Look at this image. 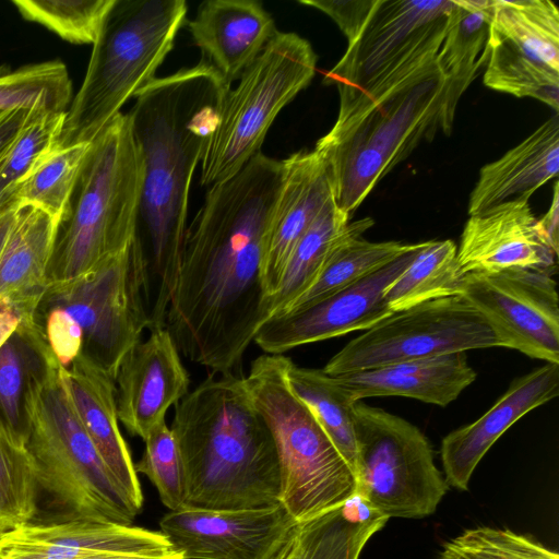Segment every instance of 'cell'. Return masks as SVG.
<instances>
[{"label":"cell","mask_w":559,"mask_h":559,"mask_svg":"<svg viewBox=\"0 0 559 559\" xmlns=\"http://www.w3.org/2000/svg\"><path fill=\"white\" fill-rule=\"evenodd\" d=\"M283 173L282 160L257 153L210 188L187 226L165 328L193 364L236 371L264 323L261 242Z\"/></svg>","instance_id":"1"},{"label":"cell","mask_w":559,"mask_h":559,"mask_svg":"<svg viewBox=\"0 0 559 559\" xmlns=\"http://www.w3.org/2000/svg\"><path fill=\"white\" fill-rule=\"evenodd\" d=\"M228 88L200 61L155 78L135 95L128 112L142 163L134 238L155 283L148 330L165 328L188 226L191 181Z\"/></svg>","instance_id":"2"},{"label":"cell","mask_w":559,"mask_h":559,"mask_svg":"<svg viewBox=\"0 0 559 559\" xmlns=\"http://www.w3.org/2000/svg\"><path fill=\"white\" fill-rule=\"evenodd\" d=\"M170 429L185 475L186 507L241 509L280 502L276 447L242 373L211 371L175 405Z\"/></svg>","instance_id":"3"},{"label":"cell","mask_w":559,"mask_h":559,"mask_svg":"<svg viewBox=\"0 0 559 559\" xmlns=\"http://www.w3.org/2000/svg\"><path fill=\"white\" fill-rule=\"evenodd\" d=\"M19 334L34 356L21 396V429L40 490L63 512V520L131 525L139 512L84 430L43 326Z\"/></svg>","instance_id":"4"},{"label":"cell","mask_w":559,"mask_h":559,"mask_svg":"<svg viewBox=\"0 0 559 559\" xmlns=\"http://www.w3.org/2000/svg\"><path fill=\"white\" fill-rule=\"evenodd\" d=\"M142 163L129 114L91 142L49 263L46 296L70 287L133 240Z\"/></svg>","instance_id":"5"},{"label":"cell","mask_w":559,"mask_h":559,"mask_svg":"<svg viewBox=\"0 0 559 559\" xmlns=\"http://www.w3.org/2000/svg\"><path fill=\"white\" fill-rule=\"evenodd\" d=\"M448 81L436 62L377 102L336 119L314 152L325 164L335 204L355 213L377 183L444 126Z\"/></svg>","instance_id":"6"},{"label":"cell","mask_w":559,"mask_h":559,"mask_svg":"<svg viewBox=\"0 0 559 559\" xmlns=\"http://www.w3.org/2000/svg\"><path fill=\"white\" fill-rule=\"evenodd\" d=\"M187 12L183 0H116L93 44L57 148L90 143L130 97L155 79Z\"/></svg>","instance_id":"7"},{"label":"cell","mask_w":559,"mask_h":559,"mask_svg":"<svg viewBox=\"0 0 559 559\" xmlns=\"http://www.w3.org/2000/svg\"><path fill=\"white\" fill-rule=\"evenodd\" d=\"M290 358L263 354L245 382L277 452L280 503L297 522L308 521L356 497L355 474L310 408L287 381Z\"/></svg>","instance_id":"8"},{"label":"cell","mask_w":559,"mask_h":559,"mask_svg":"<svg viewBox=\"0 0 559 559\" xmlns=\"http://www.w3.org/2000/svg\"><path fill=\"white\" fill-rule=\"evenodd\" d=\"M455 0H376L323 84L340 96L336 119L377 102L437 62Z\"/></svg>","instance_id":"9"},{"label":"cell","mask_w":559,"mask_h":559,"mask_svg":"<svg viewBox=\"0 0 559 559\" xmlns=\"http://www.w3.org/2000/svg\"><path fill=\"white\" fill-rule=\"evenodd\" d=\"M316 69L317 55L307 39L276 31L222 98L200 162L202 186L231 178L260 152L276 116L309 85Z\"/></svg>","instance_id":"10"},{"label":"cell","mask_w":559,"mask_h":559,"mask_svg":"<svg viewBox=\"0 0 559 559\" xmlns=\"http://www.w3.org/2000/svg\"><path fill=\"white\" fill-rule=\"evenodd\" d=\"M356 438V497L373 514L431 515L449 485L430 442L409 421L361 401L352 405Z\"/></svg>","instance_id":"11"},{"label":"cell","mask_w":559,"mask_h":559,"mask_svg":"<svg viewBox=\"0 0 559 559\" xmlns=\"http://www.w3.org/2000/svg\"><path fill=\"white\" fill-rule=\"evenodd\" d=\"M150 264L133 238L86 276L43 298L40 307L66 310L81 326L83 348L115 380L126 354L150 329Z\"/></svg>","instance_id":"12"},{"label":"cell","mask_w":559,"mask_h":559,"mask_svg":"<svg viewBox=\"0 0 559 559\" xmlns=\"http://www.w3.org/2000/svg\"><path fill=\"white\" fill-rule=\"evenodd\" d=\"M502 347L485 319L450 296L394 312L349 341L322 368L331 377L477 348Z\"/></svg>","instance_id":"13"},{"label":"cell","mask_w":559,"mask_h":559,"mask_svg":"<svg viewBox=\"0 0 559 559\" xmlns=\"http://www.w3.org/2000/svg\"><path fill=\"white\" fill-rule=\"evenodd\" d=\"M461 296L502 347L559 364V299L551 275L523 269L467 274Z\"/></svg>","instance_id":"14"},{"label":"cell","mask_w":559,"mask_h":559,"mask_svg":"<svg viewBox=\"0 0 559 559\" xmlns=\"http://www.w3.org/2000/svg\"><path fill=\"white\" fill-rule=\"evenodd\" d=\"M296 524L278 502L241 509L185 507L167 512L159 528L183 559H273Z\"/></svg>","instance_id":"15"},{"label":"cell","mask_w":559,"mask_h":559,"mask_svg":"<svg viewBox=\"0 0 559 559\" xmlns=\"http://www.w3.org/2000/svg\"><path fill=\"white\" fill-rule=\"evenodd\" d=\"M420 247L421 242L412 243L379 270L305 310L269 319L259 328L253 343L265 354H284L301 345L372 328L394 313L385 302V292Z\"/></svg>","instance_id":"16"},{"label":"cell","mask_w":559,"mask_h":559,"mask_svg":"<svg viewBox=\"0 0 559 559\" xmlns=\"http://www.w3.org/2000/svg\"><path fill=\"white\" fill-rule=\"evenodd\" d=\"M190 376L166 328L150 330L123 357L115 378L119 421L142 440L190 391Z\"/></svg>","instance_id":"17"},{"label":"cell","mask_w":559,"mask_h":559,"mask_svg":"<svg viewBox=\"0 0 559 559\" xmlns=\"http://www.w3.org/2000/svg\"><path fill=\"white\" fill-rule=\"evenodd\" d=\"M558 254L537 228L528 201H510L469 215L457 247L462 275L511 269L555 275Z\"/></svg>","instance_id":"18"},{"label":"cell","mask_w":559,"mask_h":559,"mask_svg":"<svg viewBox=\"0 0 559 559\" xmlns=\"http://www.w3.org/2000/svg\"><path fill=\"white\" fill-rule=\"evenodd\" d=\"M282 162V187L261 242L263 316L264 306L275 293L296 243L334 200L325 164L314 150L296 152Z\"/></svg>","instance_id":"19"},{"label":"cell","mask_w":559,"mask_h":559,"mask_svg":"<svg viewBox=\"0 0 559 559\" xmlns=\"http://www.w3.org/2000/svg\"><path fill=\"white\" fill-rule=\"evenodd\" d=\"M171 551L160 531L82 520L32 521L0 536V559H83L103 554Z\"/></svg>","instance_id":"20"},{"label":"cell","mask_w":559,"mask_h":559,"mask_svg":"<svg viewBox=\"0 0 559 559\" xmlns=\"http://www.w3.org/2000/svg\"><path fill=\"white\" fill-rule=\"evenodd\" d=\"M558 394L559 364L546 362L514 380L477 420L443 438L440 453L447 484L467 490L476 466L501 435Z\"/></svg>","instance_id":"21"},{"label":"cell","mask_w":559,"mask_h":559,"mask_svg":"<svg viewBox=\"0 0 559 559\" xmlns=\"http://www.w3.org/2000/svg\"><path fill=\"white\" fill-rule=\"evenodd\" d=\"M61 376L76 415L109 473L138 512L143 493L117 415L115 380L81 350Z\"/></svg>","instance_id":"22"},{"label":"cell","mask_w":559,"mask_h":559,"mask_svg":"<svg viewBox=\"0 0 559 559\" xmlns=\"http://www.w3.org/2000/svg\"><path fill=\"white\" fill-rule=\"evenodd\" d=\"M188 28L204 63L226 87L263 50L276 27L271 14L254 0H207L199 5Z\"/></svg>","instance_id":"23"},{"label":"cell","mask_w":559,"mask_h":559,"mask_svg":"<svg viewBox=\"0 0 559 559\" xmlns=\"http://www.w3.org/2000/svg\"><path fill=\"white\" fill-rule=\"evenodd\" d=\"M329 377L353 403L403 396L444 407L475 381L476 372L459 352Z\"/></svg>","instance_id":"24"},{"label":"cell","mask_w":559,"mask_h":559,"mask_svg":"<svg viewBox=\"0 0 559 559\" xmlns=\"http://www.w3.org/2000/svg\"><path fill=\"white\" fill-rule=\"evenodd\" d=\"M59 225L40 209L22 207L0 254V306L19 312L20 326L38 321Z\"/></svg>","instance_id":"25"},{"label":"cell","mask_w":559,"mask_h":559,"mask_svg":"<svg viewBox=\"0 0 559 559\" xmlns=\"http://www.w3.org/2000/svg\"><path fill=\"white\" fill-rule=\"evenodd\" d=\"M559 121L557 114L498 159L486 164L468 201L475 215L531 195L558 175Z\"/></svg>","instance_id":"26"},{"label":"cell","mask_w":559,"mask_h":559,"mask_svg":"<svg viewBox=\"0 0 559 559\" xmlns=\"http://www.w3.org/2000/svg\"><path fill=\"white\" fill-rule=\"evenodd\" d=\"M491 12L492 0H455L450 14L437 55V63L448 81L444 105L447 133L452 130L459 100L487 63Z\"/></svg>","instance_id":"27"},{"label":"cell","mask_w":559,"mask_h":559,"mask_svg":"<svg viewBox=\"0 0 559 559\" xmlns=\"http://www.w3.org/2000/svg\"><path fill=\"white\" fill-rule=\"evenodd\" d=\"M386 521L366 508L352 515L346 503L297 523L273 559H359L368 540Z\"/></svg>","instance_id":"28"},{"label":"cell","mask_w":559,"mask_h":559,"mask_svg":"<svg viewBox=\"0 0 559 559\" xmlns=\"http://www.w3.org/2000/svg\"><path fill=\"white\" fill-rule=\"evenodd\" d=\"M332 200L301 236L278 286L264 306L265 321L283 313L318 278L334 247L356 226Z\"/></svg>","instance_id":"29"},{"label":"cell","mask_w":559,"mask_h":559,"mask_svg":"<svg viewBox=\"0 0 559 559\" xmlns=\"http://www.w3.org/2000/svg\"><path fill=\"white\" fill-rule=\"evenodd\" d=\"M372 225L371 218L357 221L354 229L334 247L316 282L281 314L298 312L318 304L412 247V243L400 241L372 242L364 239L361 235Z\"/></svg>","instance_id":"30"},{"label":"cell","mask_w":559,"mask_h":559,"mask_svg":"<svg viewBox=\"0 0 559 559\" xmlns=\"http://www.w3.org/2000/svg\"><path fill=\"white\" fill-rule=\"evenodd\" d=\"M489 36L559 72V10L550 0H492Z\"/></svg>","instance_id":"31"},{"label":"cell","mask_w":559,"mask_h":559,"mask_svg":"<svg viewBox=\"0 0 559 559\" xmlns=\"http://www.w3.org/2000/svg\"><path fill=\"white\" fill-rule=\"evenodd\" d=\"M463 278L457 246L452 240L424 241L409 265L386 289L384 299L392 312H399L426 301L461 296Z\"/></svg>","instance_id":"32"},{"label":"cell","mask_w":559,"mask_h":559,"mask_svg":"<svg viewBox=\"0 0 559 559\" xmlns=\"http://www.w3.org/2000/svg\"><path fill=\"white\" fill-rule=\"evenodd\" d=\"M40 492L22 429L0 418V536L35 520Z\"/></svg>","instance_id":"33"},{"label":"cell","mask_w":559,"mask_h":559,"mask_svg":"<svg viewBox=\"0 0 559 559\" xmlns=\"http://www.w3.org/2000/svg\"><path fill=\"white\" fill-rule=\"evenodd\" d=\"M287 381L292 391L313 413L355 474L357 450L352 405L322 370L297 366L290 360Z\"/></svg>","instance_id":"34"},{"label":"cell","mask_w":559,"mask_h":559,"mask_svg":"<svg viewBox=\"0 0 559 559\" xmlns=\"http://www.w3.org/2000/svg\"><path fill=\"white\" fill-rule=\"evenodd\" d=\"M484 84L515 97L535 98L558 112L559 72L490 36Z\"/></svg>","instance_id":"35"},{"label":"cell","mask_w":559,"mask_h":559,"mask_svg":"<svg viewBox=\"0 0 559 559\" xmlns=\"http://www.w3.org/2000/svg\"><path fill=\"white\" fill-rule=\"evenodd\" d=\"M90 143L53 150L17 189L11 205L34 206L61 223Z\"/></svg>","instance_id":"36"},{"label":"cell","mask_w":559,"mask_h":559,"mask_svg":"<svg viewBox=\"0 0 559 559\" xmlns=\"http://www.w3.org/2000/svg\"><path fill=\"white\" fill-rule=\"evenodd\" d=\"M71 96L72 82L66 64L59 60L16 70L0 68V112L17 108L67 111Z\"/></svg>","instance_id":"37"},{"label":"cell","mask_w":559,"mask_h":559,"mask_svg":"<svg viewBox=\"0 0 559 559\" xmlns=\"http://www.w3.org/2000/svg\"><path fill=\"white\" fill-rule=\"evenodd\" d=\"M66 112L34 111L0 158V211L25 179L57 148Z\"/></svg>","instance_id":"38"},{"label":"cell","mask_w":559,"mask_h":559,"mask_svg":"<svg viewBox=\"0 0 559 559\" xmlns=\"http://www.w3.org/2000/svg\"><path fill=\"white\" fill-rule=\"evenodd\" d=\"M116 0H13L20 15L72 44H94Z\"/></svg>","instance_id":"39"},{"label":"cell","mask_w":559,"mask_h":559,"mask_svg":"<svg viewBox=\"0 0 559 559\" xmlns=\"http://www.w3.org/2000/svg\"><path fill=\"white\" fill-rule=\"evenodd\" d=\"M439 559H559V555L509 528L476 526L447 542Z\"/></svg>","instance_id":"40"},{"label":"cell","mask_w":559,"mask_h":559,"mask_svg":"<svg viewBox=\"0 0 559 559\" xmlns=\"http://www.w3.org/2000/svg\"><path fill=\"white\" fill-rule=\"evenodd\" d=\"M143 441L145 450L142 457L134 463L136 473L145 475L152 481L160 501L169 511L185 508V475L170 427L165 420L158 423Z\"/></svg>","instance_id":"41"},{"label":"cell","mask_w":559,"mask_h":559,"mask_svg":"<svg viewBox=\"0 0 559 559\" xmlns=\"http://www.w3.org/2000/svg\"><path fill=\"white\" fill-rule=\"evenodd\" d=\"M46 337L59 362L67 367L83 348V332L80 324L62 308H48Z\"/></svg>","instance_id":"42"},{"label":"cell","mask_w":559,"mask_h":559,"mask_svg":"<svg viewBox=\"0 0 559 559\" xmlns=\"http://www.w3.org/2000/svg\"><path fill=\"white\" fill-rule=\"evenodd\" d=\"M22 376L14 346L5 343L0 348V406L5 419L20 428Z\"/></svg>","instance_id":"43"},{"label":"cell","mask_w":559,"mask_h":559,"mask_svg":"<svg viewBox=\"0 0 559 559\" xmlns=\"http://www.w3.org/2000/svg\"><path fill=\"white\" fill-rule=\"evenodd\" d=\"M299 3L313 7L329 15L338 25L348 43L359 32L376 0H300Z\"/></svg>","instance_id":"44"},{"label":"cell","mask_w":559,"mask_h":559,"mask_svg":"<svg viewBox=\"0 0 559 559\" xmlns=\"http://www.w3.org/2000/svg\"><path fill=\"white\" fill-rule=\"evenodd\" d=\"M34 111L36 110L17 108L0 114V158Z\"/></svg>","instance_id":"45"},{"label":"cell","mask_w":559,"mask_h":559,"mask_svg":"<svg viewBox=\"0 0 559 559\" xmlns=\"http://www.w3.org/2000/svg\"><path fill=\"white\" fill-rule=\"evenodd\" d=\"M537 228L547 245L558 254L559 250V185L555 182L550 206L537 218Z\"/></svg>","instance_id":"46"},{"label":"cell","mask_w":559,"mask_h":559,"mask_svg":"<svg viewBox=\"0 0 559 559\" xmlns=\"http://www.w3.org/2000/svg\"><path fill=\"white\" fill-rule=\"evenodd\" d=\"M21 324L19 312L10 306H0V348L8 343Z\"/></svg>","instance_id":"47"},{"label":"cell","mask_w":559,"mask_h":559,"mask_svg":"<svg viewBox=\"0 0 559 559\" xmlns=\"http://www.w3.org/2000/svg\"><path fill=\"white\" fill-rule=\"evenodd\" d=\"M17 213L19 209L12 205L7 206L0 211V254L15 223Z\"/></svg>","instance_id":"48"},{"label":"cell","mask_w":559,"mask_h":559,"mask_svg":"<svg viewBox=\"0 0 559 559\" xmlns=\"http://www.w3.org/2000/svg\"><path fill=\"white\" fill-rule=\"evenodd\" d=\"M83 559H183V557L180 552L171 551L165 555L103 554Z\"/></svg>","instance_id":"49"},{"label":"cell","mask_w":559,"mask_h":559,"mask_svg":"<svg viewBox=\"0 0 559 559\" xmlns=\"http://www.w3.org/2000/svg\"><path fill=\"white\" fill-rule=\"evenodd\" d=\"M3 112V111H2ZM1 114V112H0Z\"/></svg>","instance_id":"50"}]
</instances>
